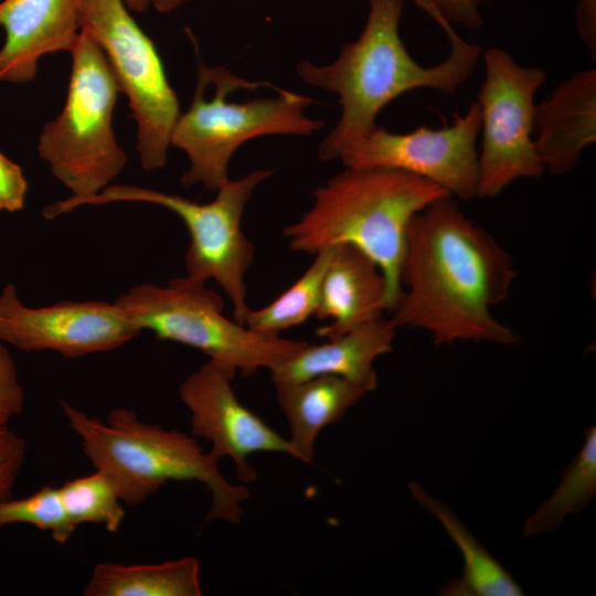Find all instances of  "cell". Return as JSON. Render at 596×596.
Listing matches in <instances>:
<instances>
[{"mask_svg": "<svg viewBox=\"0 0 596 596\" xmlns=\"http://www.w3.org/2000/svg\"><path fill=\"white\" fill-rule=\"evenodd\" d=\"M515 277L511 255L451 195L444 196L407 226L402 290L390 318L397 328L425 330L435 345L517 344L519 336L491 311L508 298Z\"/></svg>", "mask_w": 596, "mask_h": 596, "instance_id": "obj_1", "label": "cell"}, {"mask_svg": "<svg viewBox=\"0 0 596 596\" xmlns=\"http://www.w3.org/2000/svg\"><path fill=\"white\" fill-rule=\"evenodd\" d=\"M403 0H369V13L361 35L344 44L329 65L301 61L296 71L307 84L334 93L341 104V117L322 140L318 156L338 159L353 141L376 127V116L407 91L428 87L455 93L471 75L481 49L454 31L447 33L450 53L439 64L419 65L408 54L400 36Z\"/></svg>", "mask_w": 596, "mask_h": 596, "instance_id": "obj_2", "label": "cell"}, {"mask_svg": "<svg viewBox=\"0 0 596 596\" xmlns=\"http://www.w3.org/2000/svg\"><path fill=\"white\" fill-rule=\"evenodd\" d=\"M450 195L422 177L386 168H354L312 191L310 209L283 233L295 252L310 255L349 244L370 256L387 284L389 311L401 294L407 226L432 202Z\"/></svg>", "mask_w": 596, "mask_h": 596, "instance_id": "obj_3", "label": "cell"}, {"mask_svg": "<svg viewBox=\"0 0 596 596\" xmlns=\"http://www.w3.org/2000/svg\"><path fill=\"white\" fill-rule=\"evenodd\" d=\"M61 407L85 457L113 482L124 504L143 503L169 481L195 480L211 494L205 522L241 521L248 489L228 482L219 470V460L194 436L142 422L124 407L109 412L104 422L67 402Z\"/></svg>", "mask_w": 596, "mask_h": 596, "instance_id": "obj_4", "label": "cell"}, {"mask_svg": "<svg viewBox=\"0 0 596 596\" xmlns=\"http://www.w3.org/2000/svg\"><path fill=\"white\" fill-rule=\"evenodd\" d=\"M198 72L213 86L205 97V83L198 77L191 106L180 114L170 143L183 150L190 161L181 183L189 188L202 184L216 191L228 178V164L235 150L245 141L265 135L308 136L322 129L323 121L307 117L304 109L313 99L281 91L273 98L233 103L227 97L238 89H255L269 84L249 82L222 66H206L198 60Z\"/></svg>", "mask_w": 596, "mask_h": 596, "instance_id": "obj_5", "label": "cell"}, {"mask_svg": "<svg viewBox=\"0 0 596 596\" xmlns=\"http://www.w3.org/2000/svg\"><path fill=\"white\" fill-rule=\"evenodd\" d=\"M272 173L256 170L237 180L228 179L209 203L131 184H109L94 195L56 201L43 210V216L51 220L82 205L114 202H143L170 210L190 235L185 276L202 284L214 280L232 302L234 320L244 324L249 309L245 275L254 262L255 247L242 231V217L255 189Z\"/></svg>", "mask_w": 596, "mask_h": 596, "instance_id": "obj_6", "label": "cell"}, {"mask_svg": "<svg viewBox=\"0 0 596 596\" xmlns=\"http://www.w3.org/2000/svg\"><path fill=\"white\" fill-rule=\"evenodd\" d=\"M71 54L64 107L44 125L38 151L71 196L83 198L109 185L125 168L127 156L113 129L119 89L103 50L81 30Z\"/></svg>", "mask_w": 596, "mask_h": 596, "instance_id": "obj_7", "label": "cell"}, {"mask_svg": "<svg viewBox=\"0 0 596 596\" xmlns=\"http://www.w3.org/2000/svg\"><path fill=\"white\" fill-rule=\"evenodd\" d=\"M115 302L141 332L148 330L159 340L198 349L235 375L270 371L308 343L260 334L227 319L221 296L187 276L170 279L167 286L137 285Z\"/></svg>", "mask_w": 596, "mask_h": 596, "instance_id": "obj_8", "label": "cell"}, {"mask_svg": "<svg viewBox=\"0 0 596 596\" xmlns=\"http://www.w3.org/2000/svg\"><path fill=\"white\" fill-rule=\"evenodd\" d=\"M81 28L100 46L137 124V150L147 171L164 167L179 100L151 39L123 0H81Z\"/></svg>", "mask_w": 596, "mask_h": 596, "instance_id": "obj_9", "label": "cell"}, {"mask_svg": "<svg viewBox=\"0 0 596 596\" xmlns=\"http://www.w3.org/2000/svg\"><path fill=\"white\" fill-rule=\"evenodd\" d=\"M486 77L477 102L482 129L476 196L498 195L520 178H538L544 169L532 139L534 95L545 81L543 70L520 66L499 47L485 56Z\"/></svg>", "mask_w": 596, "mask_h": 596, "instance_id": "obj_10", "label": "cell"}, {"mask_svg": "<svg viewBox=\"0 0 596 596\" xmlns=\"http://www.w3.org/2000/svg\"><path fill=\"white\" fill-rule=\"evenodd\" d=\"M480 125V107L476 100L464 116H457L451 126L441 129L423 126L412 132L393 134L376 126L347 146L338 159L345 167L405 171L466 201L476 196V140Z\"/></svg>", "mask_w": 596, "mask_h": 596, "instance_id": "obj_11", "label": "cell"}, {"mask_svg": "<svg viewBox=\"0 0 596 596\" xmlns=\"http://www.w3.org/2000/svg\"><path fill=\"white\" fill-rule=\"evenodd\" d=\"M140 333L116 302L62 301L32 308L21 302L14 284L0 294V341L21 351L79 358L115 350Z\"/></svg>", "mask_w": 596, "mask_h": 596, "instance_id": "obj_12", "label": "cell"}, {"mask_svg": "<svg viewBox=\"0 0 596 596\" xmlns=\"http://www.w3.org/2000/svg\"><path fill=\"white\" fill-rule=\"evenodd\" d=\"M235 374L209 360L185 377L179 396L190 413L191 433L211 444L217 459H232L237 479H256L248 457L255 453H284L292 456L289 440L269 427L236 397Z\"/></svg>", "mask_w": 596, "mask_h": 596, "instance_id": "obj_13", "label": "cell"}, {"mask_svg": "<svg viewBox=\"0 0 596 596\" xmlns=\"http://www.w3.org/2000/svg\"><path fill=\"white\" fill-rule=\"evenodd\" d=\"M81 0H2L0 82L24 84L38 72V62L60 51L71 53L81 33Z\"/></svg>", "mask_w": 596, "mask_h": 596, "instance_id": "obj_14", "label": "cell"}, {"mask_svg": "<svg viewBox=\"0 0 596 596\" xmlns=\"http://www.w3.org/2000/svg\"><path fill=\"white\" fill-rule=\"evenodd\" d=\"M535 152L550 173L561 175L577 164L596 140V70L574 73L535 105Z\"/></svg>", "mask_w": 596, "mask_h": 596, "instance_id": "obj_15", "label": "cell"}, {"mask_svg": "<svg viewBox=\"0 0 596 596\" xmlns=\"http://www.w3.org/2000/svg\"><path fill=\"white\" fill-rule=\"evenodd\" d=\"M397 327L379 317L321 344L307 343L292 358L270 370L275 387L319 375L343 377L363 391L376 387L374 360L393 349Z\"/></svg>", "mask_w": 596, "mask_h": 596, "instance_id": "obj_16", "label": "cell"}, {"mask_svg": "<svg viewBox=\"0 0 596 596\" xmlns=\"http://www.w3.org/2000/svg\"><path fill=\"white\" fill-rule=\"evenodd\" d=\"M389 311L387 284L381 267L355 246H334L324 273L316 317L331 322L317 330L330 339Z\"/></svg>", "mask_w": 596, "mask_h": 596, "instance_id": "obj_17", "label": "cell"}, {"mask_svg": "<svg viewBox=\"0 0 596 596\" xmlns=\"http://www.w3.org/2000/svg\"><path fill=\"white\" fill-rule=\"evenodd\" d=\"M364 394L361 387L337 375L277 386L276 398L288 423L291 457L311 462L319 433L341 421Z\"/></svg>", "mask_w": 596, "mask_h": 596, "instance_id": "obj_18", "label": "cell"}, {"mask_svg": "<svg viewBox=\"0 0 596 596\" xmlns=\"http://www.w3.org/2000/svg\"><path fill=\"white\" fill-rule=\"evenodd\" d=\"M201 565L184 556L158 564L98 563L84 596H201Z\"/></svg>", "mask_w": 596, "mask_h": 596, "instance_id": "obj_19", "label": "cell"}, {"mask_svg": "<svg viewBox=\"0 0 596 596\" xmlns=\"http://www.w3.org/2000/svg\"><path fill=\"white\" fill-rule=\"evenodd\" d=\"M408 488L413 497L445 528L464 557L460 578L441 588L443 595L456 596H520L522 588L487 550L467 531L448 507L428 496L412 482Z\"/></svg>", "mask_w": 596, "mask_h": 596, "instance_id": "obj_20", "label": "cell"}, {"mask_svg": "<svg viewBox=\"0 0 596 596\" xmlns=\"http://www.w3.org/2000/svg\"><path fill=\"white\" fill-rule=\"evenodd\" d=\"M596 494V427L585 430V441L564 470L555 491L525 520L524 535L552 532L564 518L581 511Z\"/></svg>", "mask_w": 596, "mask_h": 596, "instance_id": "obj_21", "label": "cell"}, {"mask_svg": "<svg viewBox=\"0 0 596 596\" xmlns=\"http://www.w3.org/2000/svg\"><path fill=\"white\" fill-rule=\"evenodd\" d=\"M334 246L315 255L312 264L281 295L259 309H248L244 326L249 330L280 336L281 331L300 326L316 315L321 284Z\"/></svg>", "mask_w": 596, "mask_h": 596, "instance_id": "obj_22", "label": "cell"}, {"mask_svg": "<svg viewBox=\"0 0 596 596\" xmlns=\"http://www.w3.org/2000/svg\"><path fill=\"white\" fill-rule=\"evenodd\" d=\"M61 498L71 521L76 525L93 523L117 532L126 512L113 482L100 471L65 481Z\"/></svg>", "mask_w": 596, "mask_h": 596, "instance_id": "obj_23", "label": "cell"}, {"mask_svg": "<svg viewBox=\"0 0 596 596\" xmlns=\"http://www.w3.org/2000/svg\"><path fill=\"white\" fill-rule=\"evenodd\" d=\"M18 523L50 532L58 544H65L77 529L65 510L60 488L47 485L28 497L0 502V528Z\"/></svg>", "mask_w": 596, "mask_h": 596, "instance_id": "obj_24", "label": "cell"}, {"mask_svg": "<svg viewBox=\"0 0 596 596\" xmlns=\"http://www.w3.org/2000/svg\"><path fill=\"white\" fill-rule=\"evenodd\" d=\"M24 390L9 350L0 342V428L21 414L24 407Z\"/></svg>", "mask_w": 596, "mask_h": 596, "instance_id": "obj_25", "label": "cell"}, {"mask_svg": "<svg viewBox=\"0 0 596 596\" xmlns=\"http://www.w3.org/2000/svg\"><path fill=\"white\" fill-rule=\"evenodd\" d=\"M25 454V440L9 427L0 428V502L12 497Z\"/></svg>", "mask_w": 596, "mask_h": 596, "instance_id": "obj_26", "label": "cell"}, {"mask_svg": "<svg viewBox=\"0 0 596 596\" xmlns=\"http://www.w3.org/2000/svg\"><path fill=\"white\" fill-rule=\"evenodd\" d=\"M28 182L22 169L0 151V211L23 210Z\"/></svg>", "mask_w": 596, "mask_h": 596, "instance_id": "obj_27", "label": "cell"}, {"mask_svg": "<svg viewBox=\"0 0 596 596\" xmlns=\"http://www.w3.org/2000/svg\"><path fill=\"white\" fill-rule=\"evenodd\" d=\"M439 15L449 23L455 22L470 29L481 24L480 0H430Z\"/></svg>", "mask_w": 596, "mask_h": 596, "instance_id": "obj_28", "label": "cell"}, {"mask_svg": "<svg viewBox=\"0 0 596 596\" xmlns=\"http://www.w3.org/2000/svg\"><path fill=\"white\" fill-rule=\"evenodd\" d=\"M575 19L578 34L590 52L596 56V0H577Z\"/></svg>", "mask_w": 596, "mask_h": 596, "instance_id": "obj_29", "label": "cell"}, {"mask_svg": "<svg viewBox=\"0 0 596 596\" xmlns=\"http://www.w3.org/2000/svg\"><path fill=\"white\" fill-rule=\"evenodd\" d=\"M190 1L193 0H151V4L158 12L168 13Z\"/></svg>", "mask_w": 596, "mask_h": 596, "instance_id": "obj_30", "label": "cell"}, {"mask_svg": "<svg viewBox=\"0 0 596 596\" xmlns=\"http://www.w3.org/2000/svg\"><path fill=\"white\" fill-rule=\"evenodd\" d=\"M415 4L423 10H425L430 17H433L438 24L443 23L445 20L439 15V13L434 8L430 0H413Z\"/></svg>", "mask_w": 596, "mask_h": 596, "instance_id": "obj_31", "label": "cell"}, {"mask_svg": "<svg viewBox=\"0 0 596 596\" xmlns=\"http://www.w3.org/2000/svg\"><path fill=\"white\" fill-rule=\"evenodd\" d=\"M126 7L134 12H143L151 4V0H123Z\"/></svg>", "mask_w": 596, "mask_h": 596, "instance_id": "obj_32", "label": "cell"}, {"mask_svg": "<svg viewBox=\"0 0 596 596\" xmlns=\"http://www.w3.org/2000/svg\"><path fill=\"white\" fill-rule=\"evenodd\" d=\"M480 1L482 2V1H490V0H480Z\"/></svg>", "mask_w": 596, "mask_h": 596, "instance_id": "obj_33", "label": "cell"}]
</instances>
